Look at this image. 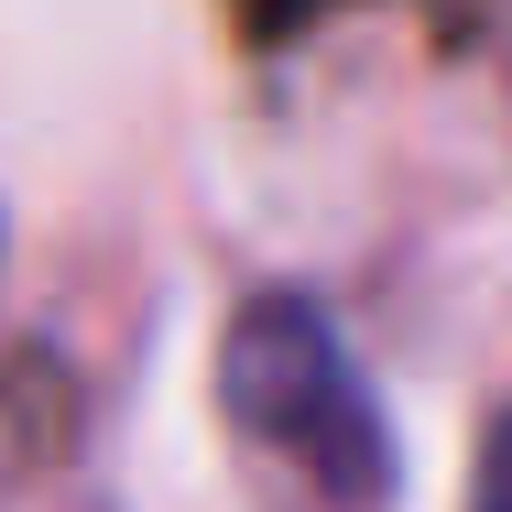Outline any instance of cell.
Returning <instances> with one entry per match:
<instances>
[{
    "label": "cell",
    "instance_id": "cell-2",
    "mask_svg": "<svg viewBox=\"0 0 512 512\" xmlns=\"http://www.w3.org/2000/svg\"><path fill=\"white\" fill-rule=\"evenodd\" d=\"M469 512H512V393L480 425V469H469Z\"/></svg>",
    "mask_w": 512,
    "mask_h": 512
},
{
    "label": "cell",
    "instance_id": "cell-1",
    "mask_svg": "<svg viewBox=\"0 0 512 512\" xmlns=\"http://www.w3.org/2000/svg\"><path fill=\"white\" fill-rule=\"evenodd\" d=\"M218 404H229V436L262 469H284L327 512H382L393 480H404L371 371L349 360V338L306 295H251L229 316V338H218Z\"/></svg>",
    "mask_w": 512,
    "mask_h": 512
}]
</instances>
